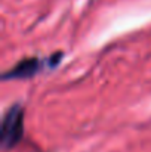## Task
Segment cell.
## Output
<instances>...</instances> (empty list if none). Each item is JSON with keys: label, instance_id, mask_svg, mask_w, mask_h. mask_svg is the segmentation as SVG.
<instances>
[{"label": "cell", "instance_id": "cell-1", "mask_svg": "<svg viewBox=\"0 0 151 152\" xmlns=\"http://www.w3.org/2000/svg\"><path fill=\"white\" fill-rule=\"evenodd\" d=\"M64 58L62 52H55L50 56H30L22 58L19 62H16L12 68L3 72L1 80H28L33 78L45 71L53 69L58 64H61V59Z\"/></svg>", "mask_w": 151, "mask_h": 152}, {"label": "cell", "instance_id": "cell-2", "mask_svg": "<svg viewBox=\"0 0 151 152\" xmlns=\"http://www.w3.org/2000/svg\"><path fill=\"white\" fill-rule=\"evenodd\" d=\"M25 130V108L21 103H13L7 108L1 120L0 143L3 149L15 148L24 137Z\"/></svg>", "mask_w": 151, "mask_h": 152}]
</instances>
